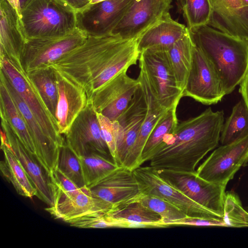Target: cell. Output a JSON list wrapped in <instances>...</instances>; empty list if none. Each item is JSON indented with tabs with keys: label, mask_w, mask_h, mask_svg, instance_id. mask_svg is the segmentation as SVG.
<instances>
[{
	"label": "cell",
	"mask_w": 248,
	"mask_h": 248,
	"mask_svg": "<svg viewBox=\"0 0 248 248\" xmlns=\"http://www.w3.org/2000/svg\"><path fill=\"white\" fill-rule=\"evenodd\" d=\"M70 225L79 228H134L131 223L114 217L108 213L98 217L82 219L70 224Z\"/></svg>",
	"instance_id": "cell-38"
},
{
	"label": "cell",
	"mask_w": 248,
	"mask_h": 248,
	"mask_svg": "<svg viewBox=\"0 0 248 248\" xmlns=\"http://www.w3.org/2000/svg\"><path fill=\"white\" fill-rule=\"evenodd\" d=\"M73 8H74L77 11L81 10L86 7L89 4L88 0H62Z\"/></svg>",
	"instance_id": "cell-42"
},
{
	"label": "cell",
	"mask_w": 248,
	"mask_h": 248,
	"mask_svg": "<svg viewBox=\"0 0 248 248\" xmlns=\"http://www.w3.org/2000/svg\"><path fill=\"white\" fill-rule=\"evenodd\" d=\"M248 136V110L243 99L233 108L224 123L219 141L221 145L233 142Z\"/></svg>",
	"instance_id": "cell-32"
},
{
	"label": "cell",
	"mask_w": 248,
	"mask_h": 248,
	"mask_svg": "<svg viewBox=\"0 0 248 248\" xmlns=\"http://www.w3.org/2000/svg\"><path fill=\"white\" fill-rule=\"evenodd\" d=\"M0 148L4 156V160L0 163V170L2 175L13 185L19 195L29 198L37 196V191L35 187L8 144L1 130Z\"/></svg>",
	"instance_id": "cell-26"
},
{
	"label": "cell",
	"mask_w": 248,
	"mask_h": 248,
	"mask_svg": "<svg viewBox=\"0 0 248 248\" xmlns=\"http://www.w3.org/2000/svg\"><path fill=\"white\" fill-rule=\"evenodd\" d=\"M194 46L189 31L166 50L178 86L183 93L191 68Z\"/></svg>",
	"instance_id": "cell-28"
},
{
	"label": "cell",
	"mask_w": 248,
	"mask_h": 248,
	"mask_svg": "<svg viewBox=\"0 0 248 248\" xmlns=\"http://www.w3.org/2000/svg\"><path fill=\"white\" fill-rule=\"evenodd\" d=\"M133 173L141 193L164 199L177 207L186 216L223 219L169 184L160 176L155 168L151 166L140 167L133 170Z\"/></svg>",
	"instance_id": "cell-10"
},
{
	"label": "cell",
	"mask_w": 248,
	"mask_h": 248,
	"mask_svg": "<svg viewBox=\"0 0 248 248\" xmlns=\"http://www.w3.org/2000/svg\"><path fill=\"white\" fill-rule=\"evenodd\" d=\"M0 81L6 86L25 119L35 148V157L50 175L57 167L61 148L44 132L24 100L16 92L4 73L0 71Z\"/></svg>",
	"instance_id": "cell-19"
},
{
	"label": "cell",
	"mask_w": 248,
	"mask_h": 248,
	"mask_svg": "<svg viewBox=\"0 0 248 248\" xmlns=\"http://www.w3.org/2000/svg\"><path fill=\"white\" fill-rule=\"evenodd\" d=\"M140 69V73L137 78L140 82L144 95L147 111L136 140L123 165L131 170L140 167L142 165L141 155L147 140L158 121L168 110L158 104L144 71L142 68Z\"/></svg>",
	"instance_id": "cell-23"
},
{
	"label": "cell",
	"mask_w": 248,
	"mask_h": 248,
	"mask_svg": "<svg viewBox=\"0 0 248 248\" xmlns=\"http://www.w3.org/2000/svg\"><path fill=\"white\" fill-rule=\"evenodd\" d=\"M132 0H106L77 11V27L88 36L111 34Z\"/></svg>",
	"instance_id": "cell-15"
},
{
	"label": "cell",
	"mask_w": 248,
	"mask_h": 248,
	"mask_svg": "<svg viewBox=\"0 0 248 248\" xmlns=\"http://www.w3.org/2000/svg\"><path fill=\"white\" fill-rule=\"evenodd\" d=\"M0 112L27 150L35 156V148L25 119L4 84L0 81Z\"/></svg>",
	"instance_id": "cell-27"
},
{
	"label": "cell",
	"mask_w": 248,
	"mask_h": 248,
	"mask_svg": "<svg viewBox=\"0 0 248 248\" xmlns=\"http://www.w3.org/2000/svg\"><path fill=\"white\" fill-rule=\"evenodd\" d=\"M156 170L160 176L170 185L223 218L226 186L205 181L197 176L196 172Z\"/></svg>",
	"instance_id": "cell-9"
},
{
	"label": "cell",
	"mask_w": 248,
	"mask_h": 248,
	"mask_svg": "<svg viewBox=\"0 0 248 248\" xmlns=\"http://www.w3.org/2000/svg\"><path fill=\"white\" fill-rule=\"evenodd\" d=\"M127 71L124 70L113 77L90 101L96 112L111 121L116 120L126 109L140 85L138 79L128 76Z\"/></svg>",
	"instance_id": "cell-13"
},
{
	"label": "cell",
	"mask_w": 248,
	"mask_h": 248,
	"mask_svg": "<svg viewBox=\"0 0 248 248\" xmlns=\"http://www.w3.org/2000/svg\"><path fill=\"white\" fill-rule=\"evenodd\" d=\"M0 57L23 68L21 56L27 38L20 16L6 0H0Z\"/></svg>",
	"instance_id": "cell-22"
},
{
	"label": "cell",
	"mask_w": 248,
	"mask_h": 248,
	"mask_svg": "<svg viewBox=\"0 0 248 248\" xmlns=\"http://www.w3.org/2000/svg\"><path fill=\"white\" fill-rule=\"evenodd\" d=\"M64 136L65 144L78 157L97 154L112 158L103 138L97 112L90 101Z\"/></svg>",
	"instance_id": "cell-11"
},
{
	"label": "cell",
	"mask_w": 248,
	"mask_h": 248,
	"mask_svg": "<svg viewBox=\"0 0 248 248\" xmlns=\"http://www.w3.org/2000/svg\"><path fill=\"white\" fill-rule=\"evenodd\" d=\"M112 209L109 205L93 197L86 186L78 192L56 199L53 206L45 208L55 219L69 224L82 219L105 215Z\"/></svg>",
	"instance_id": "cell-18"
},
{
	"label": "cell",
	"mask_w": 248,
	"mask_h": 248,
	"mask_svg": "<svg viewBox=\"0 0 248 248\" xmlns=\"http://www.w3.org/2000/svg\"><path fill=\"white\" fill-rule=\"evenodd\" d=\"M0 69L27 104L45 133L62 147L65 140L59 132L57 121L47 108L28 74L5 57H0Z\"/></svg>",
	"instance_id": "cell-6"
},
{
	"label": "cell",
	"mask_w": 248,
	"mask_h": 248,
	"mask_svg": "<svg viewBox=\"0 0 248 248\" xmlns=\"http://www.w3.org/2000/svg\"><path fill=\"white\" fill-rule=\"evenodd\" d=\"M246 210L248 211V207H246Z\"/></svg>",
	"instance_id": "cell-47"
},
{
	"label": "cell",
	"mask_w": 248,
	"mask_h": 248,
	"mask_svg": "<svg viewBox=\"0 0 248 248\" xmlns=\"http://www.w3.org/2000/svg\"><path fill=\"white\" fill-rule=\"evenodd\" d=\"M188 32L187 27L174 20L168 12L138 38L139 50L140 52L148 48L167 50Z\"/></svg>",
	"instance_id": "cell-25"
},
{
	"label": "cell",
	"mask_w": 248,
	"mask_h": 248,
	"mask_svg": "<svg viewBox=\"0 0 248 248\" xmlns=\"http://www.w3.org/2000/svg\"><path fill=\"white\" fill-rule=\"evenodd\" d=\"M172 0H132L111 34L125 39L138 38L169 12Z\"/></svg>",
	"instance_id": "cell-14"
},
{
	"label": "cell",
	"mask_w": 248,
	"mask_h": 248,
	"mask_svg": "<svg viewBox=\"0 0 248 248\" xmlns=\"http://www.w3.org/2000/svg\"><path fill=\"white\" fill-rule=\"evenodd\" d=\"M56 169L79 187L85 186L78 158L65 143L61 149Z\"/></svg>",
	"instance_id": "cell-37"
},
{
	"label": "cell",
	"mask_w": 248,
	"mask_h": 248,
	"mask_svg": "<svg viewBox=\"0 0 248 248\" xmlns=\"http://www.w3.org/2000/svg\"><path fill=\"white\" fill-rule=\"evenodd\" d=\"M90 189L93 197L109 205L112 210L131 202L140 193L133 170L124 166H119Z\"/></svg>",
	"instance_id": "cell-20"
},
{
	"label": "cell",
	"mask_w": 248,
	"mask_h": 248,
	"mask_svg": "<svg viewBox=\"0 0 248 248\" xmlns=\"http://www.w3.org/2000/svg\"><path fill=\"white\" fill-rule=\"evenodd\" d=\"M239 85V93L248 110V72Z\"/></svg>",
	"instance_id": "cell-41"
},
{
	"label": "cell",
	"mask_w": 248,
	"mask_h": 248,
	"mask_svg": "<svg viewBox=\"0 0 248 248\" xmlns=\"http://www.w3.org/2000/svg\"><path fill=\"white\" fill-rule=\"evenodd\" d=\"M78 158L85 185L89 188L119 166L112 158L97 154Z\"/></svg>",
	"instance_id": "cell-33"
},
{
	"label": "cell",
	"mask_w": 248,
	"mask_h": 248,
	"mask_svg": "<svg viewBox=\"0 0 248 248\" xmlns=\"http://www.w3.org/2000/svg\"><path fill=\"white\" fill-rule=\"evenodd\" d=\"M7 2L16 11L17 13L20 16L21 8L19 0H6Z\"/></svg>",
	"instance_id": "cell-43"
},
{
	"label": "cell",
	"mask_w": 248,
	"mask_h": 248,
	"mask_svg": "<svg viewBox=\"0 0 248 248\" xmlns=\"http://www.w3.org/2000/svg\"><path fill=\"white\" fill-rule=\"evenodd\" d=\"M208 26L248 41V18L241 0H210Z\"/></svg>",
	"instance_id": "cell-24"
},
{
	"label": "cell",
	"mask_w": 248,
	"mask_h": 248,
	"mask_svg": "<svg viewBox=\"0 0 248 248\" xmlns=\"http://www.w3.org/2000/svg\"><path fill=\"white\" fill-rule=\"evenodd\" d=\"M139 61L158 104L166 110L177 107L183 97V91L178 86L167 51L144 49L140 52Z\"/></svg>",
	"instance_id": "cell-5"
},
{
	"label": "cell",
	"mask_w": 248,
	"mask_h": 248,
	"mask_svg": "<svg viewBox=\"0 0 248 248\" xmlns=\"http://www.w3.org/2000/svg\"><path fill=\"white\" fill-rule=\"evenodd\" d=\"M88 36L76 28L71 33L59 37L27 39L21 63L27 74L50 66L65 54L82 44Z\"/></svg>",
	"instance_id": "cell-7"
},
{
	"label": "cell",
	"mask_w": 248,
	"mask_h": 248,
	"mask_svg": "<svg viewBox=\"0 0 248 248\" xmlns=\"http://www.w3.org/2000/svg\"><path fill=\"white\" fill-rule=\"evenodd\" d=\"M27 39L59 37L77 27V11L62 0H31L21 10Z\"/></svg>",
	"instance_id": "cell-4"
},
{
	"label": "cell",
	"mask_w": 248,
	"mask_h": 248,
	"mask_svg": "<svg viewBox=\"0 0 248 248\" xmlns=\"http://www.w3.org/2000/svg\"><path fill=\"white\" fill-rule=\"evenodd\" d=\"M140 54L137 38L125 39L113 34L88 36L50 66L82 87L89 101L113 77L136 64Z\"/></svg>",
	"instance_id": "cell-1"
},
{
	"label": "cell",
	"mask_w": 248,
	"mask_h": 248,
	"mask_svg": "<svg viewBox=\"0 0 248 248\" xmlns=\"http://www.w3.org/2000/svg\"><path fill=\"white\" fill-rule=\"evenodd\" d=\"M132 201L139 202L145 207L158 213L161 217L163 227H166L165 224L168 222L186 217L182 211L170 202L154 195L140 192Z\"/></svg>",
	"instance_id": "cell-35"
},
{
	"label": "cell",
	"mask_w": 248,
	"mask_h": 248,
	"mask_svg": "<svg viewBox=\"0 0 248 248\" xmlns=\"http://www.w3.org/2000/svg\"><path fill=\"white\" fill-rule=\"evenodd\" d=\"M28 75L47 108L55 118L58 90L54 69L50 65L32 71Z\"/></svg>",
	"instance_id": "cell-30"
},
{
	"label": "cell",
	"mask_w": 248,
	"mask_h": 248,
	"mask_svg": "<svg viewBox=\"0 0 248 248\" xmlns=\"http://www.w3.org/2000/svg\"><path fill=\"white\" fill-rule=\"evenodd\" d=\"M223 110L211 108L178 124L167 135L150 159V166L185 172H195L201 160L218 144L224 123Z\"/></svg>",
	"instance_id": "cell-2"
},
{
	"label": "cell",
	"mask_w": 248,
	"mask_h": 248,
	"mask_svg": "<svg viewBox=\"0 0 248 248\" xmlns=\"http://www.w3.org/2000/svg\"><path fill=\"white\" fill-rule=\"evenodd\" d=\"M178 225L227 227L223 219H211L188 216L177 220L171 221L165 224L166 227Z\"/></svg>",
	"instance_id": "cell-40"
},
{
	"label": "cell",
	"mask_w": 248,
	"mask_h": 248,
	"mask_svg": "<svg viewBox=\"0 0 248 248\" xmlns=\"http://www.w3.org/2000/svg\"><path fill=\"white\" fill-rule=\"evenodd\" d=\"M1 130L37 191V197L48 205L54 204L55 192L50 175L36 157L22 144L3 115L0 114Z\"/></svg>",
	"instance_id": "cell-16"
},
{
	"label": "cell",
	"mask_w": 248,
	"mask_h": 248,
	"mask_svg": "<svg viewBox=\"0 0 248 248\" xmlns=\"http://www.w3.org/2000/svg\"><path fill=\"white\" fill-rule=\"evenodd\" d=\"M89 1V4L88 5H92L95 3H99L106 0H88ZM87 5V6H88Z\"/></svg>",
	"instance_id": "cell-46"
},
{
	"label": "cell",
	"mask_w": 248,
	"mask_h": 248,
	"mask_svg": "<svg viewBox=\"0 0 248 248\" xmlns=\"http://www.w3.org/2000/svg\"><path fill=\"white\" fill-rule=\"evenodd\" d=\"M248 162V136L214 150L198 168L196 175L209 182L227 186Z\"/></svg>",
	"instance_id": "cell-8"
},
{
	"label": "cell",
	"mask_w": 248,
	"mask_h": 248,
	"mask_svg": "<svg viewBox=\"0 0 248 248\" xmlns=\"http://www.w3.org/2000/svg\"><path fill=\"white\" fill-rule=\"evenodd\" d=\"M54 70L58 90L55 118L60 134L64 135L89 102L82 87L60 71Z\"/></svg>",
	"instance_id": "cell-21"
},
{
	"label": "cell",
	"mask_w": 248,
	"mask_h": 248,
	"mask_svg": "<svg viewBox=\"0 0 248 248\" xmlns=\"http://www.w3.org/2000/svg\"><path fill=\"white\" fill-rule=\"evenodd\" d=\"M189 31L208 25L211 14L210 0H178Z\"/></svg>",
	"instance_id": "cell-34"
},
{
	"label": "cell",
	"mask_w": 248,
	"mask_h": 248,
	"mask_svg": "<svg viewBox=\"0 0 248 248\" xmlns=\"http://www.w3.org/2000/svg\"><path fill=\"white\" fill-rule=\"evenodd\" d=\"M225 95L221 80L211 62L195 45L183 96L210 105L220 101Z\"/></svg>",
	"instance_id": "cell-12"
},
{
	"label": "cell",
	"mask_w": 248,
	"mask_h": 248,
	"mask_svg": "<svg viewBox=\"0 0 248 248\" xmlns=\"http://www.w3.org/2000/svg\"><path fill=\"white\" fill-rule=\"evenodd\" d=\"M241 1L248 18V0H241Z\"/></svg>",
	"instance_id": "cell-44"
},
{
	"label": "cell",
	"mask_w": 248,
	"mask_h": 248,
	"mask_svg": "<svg viewBox=\"0 0 248 248\" xmlns=\"http://www.w3.org/2000/svg\"><path fill=\"white\" fill-rule=\"evenodd\" d=\"M189 31L195 46L208 59L218 74L225 94L231 93L248 72V41L208 25Z\"/></svg>",
	"instance_id": "cell-3"
},
{
	"label": "cell",
	"mask_w": 248,
	"mask_h": 248,
	"mask_svg": "<svg viewBox=\"0 0 248 248\" xmlns=\"http://www.w3.org/2000/svg\"><path fill=\"white\" fill-rule=\"evenodd\" d=\"M108 213L131 223L134 228L163 227L161 217L139 202H129Z\"/></svg>",
	"instance_id": "cell-29"
},
{
	"label": "cell",
	"mask_w": 248,
	"mask_h": 248,
	"mask_svg": "<svg viewBox=\"0 0 248 248\" xmlns=\"http://www.w3.org/2000/svg\"><path fill=\"white\" fill-rule=\"evenodd\" d=\"M103 138L114 160L116 150L117 133L113 121H111L101 113L97 112Z\"/></svg>",
	"instance_id": "cell-39"
},
{
	"label": "cell",
	"mask_w": 248,
	"mask_h": 248,
	"mask_svg": "<svg viewBox=\"0 0 248 248\" xmlns=\"http://www.w3.org/2000/svg\"><path fill=\"white\" fill-rule=\"evenodd\" d=\"M223 220L227 227H248V212L243 208L238 195L233 191L225 193Z\"/></svg>",
	"instance_id": "cell-36"
},
{
	"label": "cell",
	"mask_w": 248,
	"mask_h": 248,
	"mask_svg": "<svg viewBox=\"0 0 248 248\" xmlns=\"http://www.w3.org/2000/svg\"><path fill=\"white\" fill-rule=\"evenodd\" d=\"M30 0H19L21 10Z\"/></svg>",
	"instance_id": "cell-45"
},
{
	"label": "cell",
	"mask_w": 248,
	"mask_h": 248,
	"mask_svg": "<svg viewBox=\"0 0 248 248\" xmlns=\"http://www.w3.org/2000/svg\"><path fill=\"white\" fill-rule=\"evenodd\" d=\"M147 111L146 101L140 85L127 107L116 120L113 121L117 133L114 161L119 166H123L136 140Z\"/></svg>",
	"instance_id": "cell-17"
},
{
	"label": "cell",
	"mask_w": 248,
	"mask_h": 248,
	"mask_svg": "<svg viewBox=\"0 0 248 248\" xmlns=\"http://www.w3.org/2000/svg\"><path fill=\"white\" fill-rule=\"evenodd\" d=\"M176 108L177 107H174L168 110L154 127L142 152V164L150 160L162 143L165 137L174 131L178 124Z\"/></svg>",
	"instance_id": "cell-31"
}]
</instances>
